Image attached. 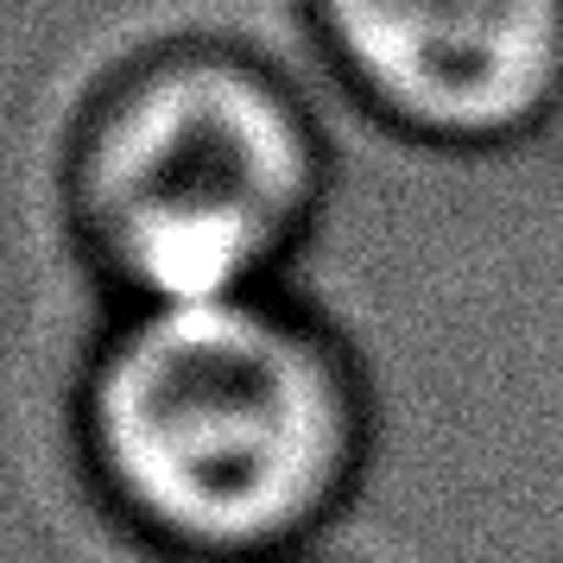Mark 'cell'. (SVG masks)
I'll list each match as a JSON object with an SVG mask.
<instances>
[{
	"mask_svg": "<svg viewBox=\"0 0 563 563\" xmlns=\"http://www.w3.org/2000/svg\"><path fill=\"white\" fill-rule=\"evenodd\" d=\"M82 431L114 507L158 544L291 563L355 482L361 386L279 285L128 305L96 355Z\"/></svg>",
	"mask_w": 563,
	"mask_h": 563,
	"instance_id": "6da1fadb",
	"label": "cell"
},
{
	"mask_svg": "<svg viewBox=\"0 0 563 563\" xmlns=\"http://www.w3.org/2000/svg\"><path fill=\"white\" fill-rule=\"evenodd\" d=\"M330 184L317 108L234 45L140 64L77 153L82 241L121 305L273 291Z\"/></svg>",
	"mask_w": 563,
	"mask_h": 563,
	"instance_id": "7a4b0ae2",
	"label": "cell"
},
{
	"mask_svg": "<svg viewBox=\"0 0 563 563\" xmlns=\"http://www.w3.org/2000/svg\"><path fill=\"white\" fill-rule=\"evenodd\" d=\"M342 82L437 146H512L563 102V0H310Z\"/></svg>",
	"mask_w": 563,
	"mask_h": 563,
	"instance_id": "3957f363",
	"label": "cell"
}]
</instances>
